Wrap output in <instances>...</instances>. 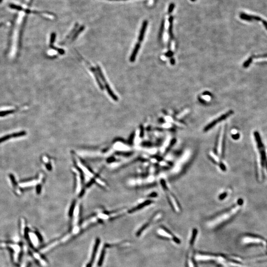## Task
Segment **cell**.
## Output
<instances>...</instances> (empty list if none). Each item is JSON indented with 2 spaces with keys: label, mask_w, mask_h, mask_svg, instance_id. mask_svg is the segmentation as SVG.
<instances>
[{
  "label": "cell",
  "mask_w": 267,
  "mask_h": 267,
  "mask_svg": "<svg viewBox=\"0 0 267 267\" xmlns=\"http://www.w3.org/2000/svg\"><path fill=\"white\" fill-rule=\"evenodd\" d=\"M75 167L78 169L83 178L86 188L88 189L94 184L104 189H107V184L100 176L94 172L91 168L86 165L76 154H72Z\"/></svg>",
  "instance_id": "obj_1"
},
{
  "label": "cell",
  "mask_w": 267,
  "mask_h": 267,
  "mask_svg": "<svg viewBox=\"0 0 267 267\" xmlns=\"http://www.w3.org/2000/svg\"><path fill=\"white\" fill-rule=\"evenodd\" d=\"M195 258L198 261L213 262L221 267H242L238 260L222 255L197 253Z\"/></svg>",
  "instance_id": "obj_2"
},
{
  "label": "cell",
  "mask_w": 267,
  "mask_h": 267,
  "mask_svg": "<svg viewBox=\"0 0 267 267\" xmlns=\"http://www.w3.org/2000/svg\"><path fill=\"white\" fill-rule=\"evenodd\" d=\"M243 203V199H239L237 203L231 205L229 208L225 209L223 212L217 215L208 223V227L210 229H215L219 227L223 224L231 219L237 214L239 210L237 208Z\"/></svg>",
  "instance_id": "obj_3"
},
{
  "label": "cell",
  "mask_w": 267,
  "mask_h": 267,
  "mask_svg": "<svg viewBox=\"0 0 267 267\" xmlns=\"http://www.w3.org/2000/svg\"><path fill=\"white\" fill-rule=\"evenodd\" d=\"M0 248L10 250L13 264L18 265L23 255L22 245L13 241H0Z\"/></svg>",
  "instance_id": "obj_4"
},
{
  "label": "cell",
  "mask_w": 267,
  "mask_h": 267,
  "mask_svg": "<svg viewBox=\"0 0 267 267\" xmlns=\"http://www.w3.org/2000/svg\"><path fill=\"white\" fill-rule=\"evenodd\" d=\"M29 247L36 249L42 243V237L40 233L36 231H31L27 227L24 235L22 237Z\"/></svg>",
  "instance_id": "obj_5"
},
{
  "label": "cell",
  "mask_w": 267,
  "mask_h": 267,
  "mask_svg": "<svg viewBox=\"0 0 267 267\" xmlns=\"http://www.w3.org/2000/svg\"><path fill=\"white\" fill-rule=\"evenodd\" d=\"M254 137L256 141L258 150L259 152L260 156L261 165L262 167L265 168L267 171V154L266 152L265 148L263 142L262 140L259 133L258 131H255L254 133Z\"/></svg>",
  "instance_id": "obj_6"
},
{
  "label": "cell",
  "mask_w": 267,
  "mask_h": 267,
  "mask_svg": "<svg viewBox=\"0 0 267 267\" xmlns=\"http://www.w3.org/2000/svg\"><path fill=\"white\" fill-rule=\"evenodd\" d=\"M197 229H194L192 231L191 237V240H189V248L188 250L187 259V267H197L194 260L193 256V247L194 246L195 241L197 236Z\"/></svg>",
  "instance_id": "obj_7"
},
{
  "label": "cell",
  "mask_w": 267,
  "mask_h": 267,
  "mask_svg": "<svg viewBox=\"0 0 267 267\" xmlns=\"http://www.w3.org/2000/svg\"><path fill=\"white\" fill-rule=\"evenodd\" d=\"M225 134L226 128L225 127L223 132H222V131H220L219 133H218V136L216 140V144L215 146L214 153L221 158H223L224 154Z\"/></svg>",
  "instance_id": "obj_8"
},
{
  "label": "cell",
  "mask_w": 267,
  "mask_h": 267,
  "mask_svg": "<svg viewBox=\"0 0 267 267\" xmlns=\"http://www.w3.org/2000/svg\"><path fill=\"white\" fill-rule=\"evenodd\" d=\"M161 185L164 191H166L167 194V198L171 206L175 212L179 213L181 211V208L179 202L177 201L176 197L174 196L173 194L171 193V191H169V189L167 188V185L165 183L164 180L163 179L161 180Z\"/></svg>",
  "instance_id": "obj_9"
},
{
  "label": "cell",
  "mask_w": 267,
  "mask_h": 267,
  "mask_svg": "<svg viewBox=\"0 0 267 267\" xmlns=\"http://www.w3.org/2000/svg\"><path fill=\"white\" fill-rule=\"evenodd\" d=\"M162 217V214L161 213H157L155 216H153L149 221H148L146 223V224H144V225L142 226L140 229L138 230L136 233V236L137 237L141 236V235L144 233L146 230L149 228L150 226H151L152 225L155 224L156 222H158Z\"/></svg>",
  "instance_id": "obj_10"
},
{
  "label": "cell",
  "mask_w": 267,
  "mask_h": 267,
  "mask_svg": "<svg viewBox=\"0 0 267 267\" xmlns=\"http://www.w3.org/2000/svg\"><path fill=\"white\" fill-rule=\"evenodd\" d=\"M97 70L98 71V73H99L100 78L101 79V80H102V81L103 82V83L104 84V86H105V88H106V91L107 92L108 95L110 96L112 99H113L114 100H115L116 102L118 100L117 96L115 94H114L113 92L112 91L111 89L110 88V86L109 85L107 82L106 81V79L105 78L104 75L102 73V71L100 67L98 65H97Z\"/></svg>",
  "instance_id": "obj_11"
},
{
  "label": "cell",
  "mask_w": 267,
  "mask_h": 267,
  "mask_svg": "<svg viewBox=\"0 0 267 267\" xmlns=\"http://www.w3.org/2000/svg\"><path fill=\"white\" fill-rule=\"evenodd\" d=\"M157 233L160 237L172 240L177 244H180V241L179 239L173 235L169 230L165 227H161L157 229Z\"/></svg>",
  "instance_id": "obj_12"
},
{
  "label": "cell",
  "mask_w": 267,
  "mask_h": 267,
  "mask_svg": "<svg viewBox=\"0 0 267 267\" xmlns=\"http://www.w3.org/2000/svg\"><path fill=\"white\" fill-rule=\"evenodd\" d=\"M233 113H234V111L233 110H229L227 112H226L225 113L223 114L222 115L220 116L219 117L217 118L216 119L214 120L213 121L211 122L210 123H209L208 125L204 127V130H203L204 132H207V131L210 130V129H212L213 127H214L217 124L223 121L224 120L226 119L229 116L233 114Z\"/></svg>",
  "instance_id": "obj_13"
},
{
  "label": "cell",
  "mask_w": 267,
  "mask_h": 267,
  "mask_svg": "<svg viewBox=\"0 0 267 267\" xmlns=\"http://www.w3.org/2000/svg\"><path fill=\"white\" fill-rule=\"evenodd\" d=\"M82 60L84 61L85 63H86V64L87 65V67H88V68H89V69L91 70L92 72H93V74H94V75L95 76L96 80V81H97V83H98V85H99V87L100 88V89H101L102 91H103V90H104V86L102 85V82H100V77H99L100 76H99V73H98L97 69H95L92 65H90V63L88 61H86L85 59H82Z\"/></svg>",
  "instance_id": "obj_14"
},
{
  "label": "cell",
  "mask_w": 267,
  "mask_h": 267,
  "mask_svg": "<svg viewBox=\"0 0 267 267\" xmlns=\"http://www.w3.org/2000/svg\"><path fill=\"white\" fill-rule=\"evenodd\" d=\"M32 257L29 253H23L22 257L19 262L18 267H30L31 264Z\"/></svg>",
  "instance_id": "obj_15"
},
{
  "label": "cell",
  "mask_w": 267,
  "mask_h": 267,
  "mask_svg": "<svg viewBox=\"0 0 267 267\" xmlns=\"http://www.w3.org/2000/svg\"><path fill=\"white\" fill-rule=\"evenodd\" d=\"M209 157L210 159L214 163L219 165L220 167V169L223 171H225L226 170V167L225 165L223 164V163L220 161L219 159V157L217 156V155L214 153V152H209Z\"/></svg>",
  "instance_id": "obj_16"
},
{
  "label": "cell",
  "mask_w": 267,
  "mask_h": 267,
  "mask_svg": "<svg viewBox=\"0 0 267 267\" xmlns=\"http://www.w3.org/2000/svg\"><path fill=\"white\" fill-rule=\"evenodd\" d=\"M152 203H154V201L152 200L151 199H148L143 201L142 202L140 203L139 204H138L136 206L134 207L133 208L131 209L129 211V213H132L134 212H136L137 211L140 210L144 208V207L146 206H148L152 204Z\"/></svg>",
  "instance_id": "obj_17"
},
{
  "label": "cell",
  "mask_w": 267,
  "mask_h": 267,
  "mask_svg": "<svg viewBox=\"0 0 267 267\" xmlns=\"http://www.w3.org/2000/svg\"><path fill=\"white\" fill-rule=\"evenodd\" d=\"M26 134V133L25 131H21V132H17V133L7 134L6 136H3L2 138H0V143H2V142H5L6 140L11 139V138L21 137V136H25Z\"/></svg>",
  "instance_id": "obj_18"
},
{
  "label": "cell",
  "mask_w": 267,
  "mask_h": 267,
  "mask_svg": "<svg viewBox=\"0 0 267 267\" xmlns=\"http://www.w3.org/2000/svg\"><path fill=\"white\" fill-rule=\"evenodd\" d=\"M239 16L241 19L244 20H246V21H252L253 20L262 21V20L261 18L259 16H255V15H248L244 13H240Z\"/></svg>",
  "instance_id": "obj_19"
},
{
  "label": "cell",
  "mask_w": 267,
  "mask_h": 267,
  "mask_svg": "<svg viewBox=\"0 0 267 267\" xmlns=\"http://www.w3.org/2000/svg\"><path fill=\"white\" fill-rule=\"evenodd\" d=\"M148 21H147V20H144V21L143 22V23H142V26L141 29H140V34H139V36H138V41H139L140 43L142 42L143 40H144V34H145V32H146V29L147 26H148Z\"/></svg>",
  "instance_id": "obj_20"
},
{
  "label": "cell",
  "mask_w": 267,
  "mask_h": 267,
  "mask_svg": "<svg viewBox=\"0 0 267 267\" xmlns=\"http://www.w3.org/2000/svg\"><path fill=\"white\" fill-rule=\"evenodd\" d=\"M140 42H138L137 43L136 45L134 46V48L133 49V51H132V55H131V57H130V61L131 63H134L135 60H136V55H137V54L138 53V51H139V49H140Z\"/></svg>",
  "instance_id": "obj_21"
},
{
  "label": "cell",
  "mask_w": 267,
  "mask_h": 267,
  "mask_svg": "<svg viewBox=\"0 0 267 267\" xmlns=\"http://www.w3.org/2000/svg\"><path fill=\"white\" fill-rule=\"evenodd\" d=\"M78 23H76V24L75 25V26H74V28L72 29L71 31L69 33V34H68V35L66 37V38H65V40L63 41L62 42H61L60 43V45H65L68 41L69 39H70L71 36H73V35H74V33L76 32V29L78 27Z\"/></svg>",
  "instance_id": "obj_22"
},
{
  "label": "cell",
  "mask_w": 267,
  "mask_h": 267,
  "mask_svg": "<svg viewBox=\"0 0 267 267\" xmlns=\"http://www.w3.org/2000/svg\"><path fill=\"white\" fill-rule=\"evenodd\" d=\"M173 17L172 16H170L169 18V36L171 39H173L174 38V36L173 34Z\"/></svg>",
  "instance_id": "obj_23"
},
{
  "label": "cell",
  "mask_w": 267,
  "mask_h": 267,
  "mask_svg": "<svg viewBox=\"0 0 267 267\" xmlns=\"http://www.w3.org/2000/svg\"><path fill=\"white\" fill-rule=\"evenodd\" d=\"M84 29H85L84 26H81L80 27V28L78 29V30L76 31V32L75 33L74 35L72 36V38L70 40V43H72V42L74 41V40H76V38H77V37L79 35L80 33L82 32L84 30Z\"/></svg>",
  "instance_id": "obj_24"
},
{
  "label": "cell",
  "mask_w": 267,
  "mask_h": 267,
  "mask_svg": "<svg viewBox=\"0 0 267 267\" xmlns=\"http://www.w3.org/2000/svg\"><path fill=\"white\" fill-rule=\"evenodd\" d=\"M105 248H106L105 246H104V248L102 249V253H101V254H100V257L99 262H98V265H99V266H101L102 265V263H103V262H104V256H105Z\"/></svg>",
  "instance_id": "obj_25"
},
{
  "label": "cell",
  "mask_w": 267,
  "mask_h": 267,
  "mask_svg": "<svg viewBox=\"0 0 267 267\" xmlns=\"http://www.w3.org/2000/svg\"><path fill=\"white\" fill-rule=\"evenodd\" d=\"M253 58H252V57H250L248 58V59L247 61H245L243 65V67L244 68H247L248 67L250 66V64L252 63V61H253Z\"/></svg>",
  "instance_id": "obj_26"
},
{
  "label": "cell",
  "mask_w": 267,
  "mask_h": 267,
  "mask_svg": "<svg viewBox=\"0 0 267 267\" xmlns=\"http://www.w3.org/2000/svg\"><path fill=\"white\" fill-rule=\"evenodd\" d=\"M10 6V8H11V9H14V10H17V11H24L22 7H21V6L16 5H15V4H10V6Z\"/></svg>",
  "instance_id": "obj_27"
},
{
  "label": "cell",
  "mask_w": 267,
  "mask_h": 267,
  "mask_svg": "<svg viewBox=\"0 0 267 267\" xmlns=\"http://www.w3.org/2000/svg\"><path fill=\"white\" fill-rule=\"evenodd\" d=\"M164 23H165V21L164 20H163V21H162V23H161V27H160V31H159V39H161L162 38V36L163 35V30H164Z\"/></svg>",
  "instance_id": "obj_28"
},
{
  "label": "cell",
  "mask_w": 267,
  "mask_h": 267,
  "mask_svg": "<svg viewBox=\"0 0 267 267\" xmlns=\"http://www.w3.org/2000/svg\"><path fill=\"white\" fill-rule=\"evenodd\" d=\"M50 47H51L52 49L57 51L59 54H61V55H64L65 53V50L62 49H59V48H57V47H55L54 46H53V45H50Z\"/></svg>",
  "instance_id": "obj_29"
},
{
  "label": "cell",
  "mask_w": 267,
  "mask_h": 267,
  "mask_svg": "<svg viewBox=\"0 0 267 267\" xmlns=\"http://www.w3.org/2000/svg\"><path fill=\"white\" fill-rule=\"evenodd\" d=\"M55 39H56V33L55 32L52 33L51 35V38H50V45H53L54 42L55 41Z\"/></svg>",
  "instance_id": "obj_30"
},
{
  "label": "cell",
  "mask_w": 267,
  "mask_h": 267,
  "mask_svg": "<svg viewBox=\"0 0 267 267\" xmlns=\"http://www.w3.org/2000/svg\"><path fill=\"white\" fill-rule=\"evenodd\" d=\"M175 8V5L173 4V3H172L170 5H169V7L168 8V13H171L173 11V9H174Z\"/></svg>",
  "instance_id": "obj_31"
},
{
  "label": "cell",
  "mask_w": 267,
  "mask_h": 267,
  "mask_svg": "<svg viewBox=\"0 0 267 267\" xmlns=\"http://www.w3.org/2000/svg\"><path fill=\"white\" fill-rule=\"evenodd\" d=\"M227 194L226 192H225L223 193H221L220 194V196H219V198L220 199H221V200H223V199H225V197L227 196Z\"/></svg>",
  "instance_id": "obj_32"
},
{
  "label": "cell",
  "mask_w": 267,
  "mask_h": 267,
  "mask_svg": "<svg viewBox=\"0 0 267 267\" xmlns=\"http://www.w3.org/2000/svg\"><path fill=\"white\" fill-rule=\"evenodd\" d=\"M252 57L253 58V59H257V58H261V57H267V54L263 55H257V56L253 55V56H252Z\"/></svg>",
  "instance_id": "obj_33"
},
{
  "label": "cell",
  "mask_w": 267,
  "mask_h": 267,
  "mask_svg": "<svg viewBox=\"0 0 267 267\" xmlns=\"http://www.w3.org/2000/svg\"><path fill=\"white\" fill-rule=\"evenodd\" d=\"M232 138L234 140H237L239 138V134H233L232 135Z\"/></svg>",
  "instance_id": "obj_34"
},
{
  "label": "cell",
  "mask_w": 267,
  "mask_h": 267,
  "mask_svg": "<svg viewBox=\"0 0 267 267\" xmlns=\"http://www.w3.org/2000/svg\"><path fill=\"white\" fill-rule=\"evenodd\" d=\"M173 55V52L170 51H169L168 52H167V53H166V55L167 57H172Z\"/></svg>",
  "instance_id": "obj_35"
},
{
  "label": "cell",
  "mask_w": 267,
  "mask_h": 267,
  "mask_svg": "<svg viewBox=\"0 0 267 267\" xmlns=\"http://www.w3.org/2000/svg\"><path fill=\"white\" fill-rule=\"evenodd\" d=\"M262 23L263 24L264 26L267 30V21L266 20H262Z\"/></svg>",
  "instance_id": "obj_36"
},
{
  "label": "cell",
  "mask_w": 267,
  "mask_h": 267,
  "mask_svg": "<svg viewBox=\"0 0 267 267\" xmlns=\"http://www.w3.org/2000/svg\"><path fill=\"white\" fill-rule=\"evenodd\" d=\"M171 63L172 65H174L175 64V59H171L170 60Z\"/></svg>",
  "instance_id": "obj_37"
},
{
  "label": "cell",
  "mask_w": 267,
  "mask_h": 267,
  "mask_svg": "<svg viewBox=\"0 0 267 267\" xmlns=\"http://www.w3.org/2000/svg\"><path fill=\"white\" fill-rule=\"evenodd\" d=\"M109 1H121V0H109Z\"/></svg>",
  "instance_id": "obj_38"
},
{
  "label": "cell",
  "mask_w": 267,
  "mask_h": 267,
  "mask_svg": "<svg viewBox=\"0 0 267 267\" xmlns=\"http://www.w3.org/2000/svg\"><path fill=\"white\" fill-rule=\"evenodd\" d=\"M191 1H193V2H194V1H195V0H191Z\"/></svg>",
  "instance_id": "obj_39"
},
{
  "label": "cell",
  "mask_w": 267,
  "mask_h": 267,
  "mask_svg": "<svg viewBox=\"0 0 267 267\" xmlns=\"http://www.w3.org/2000/svg\"><path fill=\"white\" fill-rule=\"evenodd\" d=\"M2 1H3V0H0V3H1V2H2Z\"/></svg>",
  "instance_id": "obj_40"
},
{
  "label": "cell",
  "mask_w": 267,
  "mask_h": 267,
  "mask_svg": "<svg viewBox=\"0 0 267 267\" xmlns=\"http://www.w3.org/2000/svg\"><path fill=\"white\" fill-rule=\"evenodd\" d=\"M1 26V24H0V26Z\"/></svg>",
  "instance_id": "obj_41"
}]
</instances>
